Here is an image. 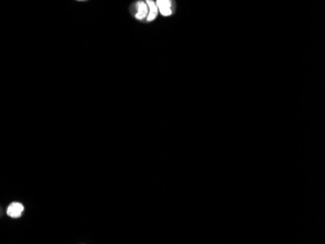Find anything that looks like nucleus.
<instances>
[{
	"label": "nucleus",
	"mask_w": 325,
	"mask_h": 244,
	"mask_svg": "<svg viewBox=\"0 0 325 244\" xmlns=\"http://www.w3.org/2000/svg\"><path fill=\"white\" fill-rule=\"evenodd\" d=\"M25 212V205L20 202H13L11 203L7 208H6V214L8 217L12 219H19L23 216Z\"/></svg>",
	"instance_id": "nucleus-1"
},
{
	"label": "nucleus",
	"mask_w": 325,
	"mask_h": 244,
	"mask_svg": "<svg viewBox=\"0 0 325 244\" xmlns=\"http://www.w3.org/2000/svg\"><path fill=\"white\" fill-rule=\"evenodd\" d=\"M159 13L164 17H170L173 15V2L172 0H156Z\"/></svg>",
	"instance_id": "nucleus-2"
},
{
	"label": "nucleus",
	"mask_w": 325,
	"mask_h": 244,
	"mask_svg": "<svg viewBox=\"0 0 325 244\" xmlns=\"http://www.w3.org/2000/svg\"><path fill=\"white\" fill-rule=\"evenodd\" d=\"M148 15V5L146 1L139 0L135 4V17L137 20L142 21Z\"/></svg>",
	"instance_id": "nucleus-3"
},
{
	"label": "nucleus",
	"mask_w": 325,
	"mask_h": 244,
	"mask_svg": "<svg viewBox=\"0 0 325 244\" xmlns=\"http://www.w3.org/2000/svg\"><path fill=\"white\" fill-rule=\"evenodd\" d=\"M148 5V15L146 17L147 22H153L157 19L159 15V10L156 5V2L154 0H145Z\"/></svg>",
	"instance_id": "nucleus-4"
},
{
	"label": "nucleus",
	"mask_w": 325,
	"mask_h": 244,
	"mask_svg": "<svg viewBox=\"0 0 325 244\" xmlns=\"http://www.w3.org/2000/svg\"><path fill=\"white\" fill-rule=\"evenodd\" d=\"M78 1H86V0H78Z\"/></svg>",
	"instance_id": "nucleus-5"
}]
</instances>
